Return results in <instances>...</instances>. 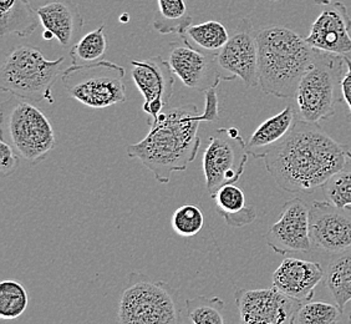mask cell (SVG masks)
<instances>
[{
    "label": "cell",
    "instance_id": "obj_24",
    "mask_svg": "<svg viewBox=\"0 0 351 324\" xmlns=\"http://www.w3.org/2000/svg\"><path fill=\"white\" fill-rule=\"evenodd\" d=\"M230 35L227 27L221 21H208L191 25L187 32L181 36L183 40L189 41L192 47L202 51L217 55L230 40Z\"/></svg>",
    "mask_w": 351,
    "mask_h": 324
},
{
    "label": "cell",
    "instance_id": "obj_12",
    "mask_svg": "<svg viewBox=\"0 0 351 324\" xmlns=\"http://www.w3.org/2000/svg\"><path fill=\"white\" fill-rule=\"evenodd\" d=\"M265 242L278 255L309 253L311 250L309 207L299 197L282 206L277 222L265 235Z\"/></svg>",
    "mask_w": 351,
    "mask_h": 324
},
{
    "label": "cell",
    "instance_id": "obj_39",
    "mask_svg": "<svg viewBox=\"0 0 351 324\" xmlns=\"http://www.w3.org/2000/svg\"><path fill=\"white\" fill-rule=\"evenodd\" d=\"M349 324H351V312L350 314H349Z\"/></svg>",
    "mask_w": 351,
    "mask_h": 324
},
{
    "label": "cell",
    "instance_id": "obj_11",
    "mask_svg": "<svg viewBox=\"0 0 351 324\" xmlns=\"http://www.w3.org/2000/svg\"><path fill=\"white\" fill-rule=\"evenodd\" d=\"M132 79L138 91L143 95V111L149 115L147 124L155 122L169 100L175 90V73L169 61L156 55L146 60H132Z\"/></svg>",
    "mask_w": 351,
    "mask_h": 324
},
{
    "label": "cell",
    "instance_id": "obj_21",
    "mask_svg": "<svg viewBox=\"0 0 351 324\" xmlns=\"http://www.w3.org/2000/svg\"><path fill=\"white\" fill-rule=\"evenodd\" d=\"M38 12L27 0H0V34L25 38L39 25Z\"/></svg>",
    "mask_w": 351,
    "mask_h": 324
},
{
    "label": "cell",
    "instance_id": "obj_1",
    "mask_svg": "<svg viewBox=\"0 0 351 324\" xmlns=\"http://www.w3.org/2000/svg\"><path fill=\"white\" fill-rule=\"evenodd\" d=\"M348 150L319 124L298 119L289 135L270 149L263 161L280 189L309 195L344 169Z\"/></svg>",
    "mask_w": 351,
    "mask_h": 324
},
{
    "label": "cell",
    "instance_id": "obj_16",
    "mask_svg": "<svg viewBox=\"0 0 351 324\" xmlns=\"http://www.w3.org/2000/svg\"><path fill=\"white\" fill-rule=\"evenodd\" d=\"M351 16L344 3L334 0L311 24L305 38L314 49L351 59Z\"/></svg>",
    "mask_w": 351,
    "mask_h": 324
},
{
    "label": "cell",
    "instance_id": "obj_23",
    "mask_svg": "<svg viewBox=\"0 0 351 324\" xmlns=\"http://www.w3.org/2000/svg\"><path fill=\"white\" fill-rule=\"evenodd\" d=\"M192 16L184 0H157L152 27L162 35L178 34L182 36L191 27Z\"/></svg>",
    "mask_w": 351,
    "mask_h": 324
},
{
    "label": "cell",
    "instance_id": "obj_15",
    "mask_svg": "<svg viewBox=\"0 0 351 324\" xmlns=\"http://www.w3.org/2000/svg\"><path fill=\"white\" fill-rule=\"evenodd\" d=\"M173 44L169 53V64L176 76L189 89L206 93L224 80L217 64L216 55L192 47L189 41Z\"/></svg>",
    "mask_w": 351,
    "mask_h": 324
},
{
    "label": "cell",
    "instance_id": "obj_18",
    "mask_svg": "<svg viewBox=\"0 0 351 324\" xmlns=\"http://www.w3.org/2000/svg\"><path fill=\"white\" fill-rule=\"evenodd\" d=\"M36 12L45 30L53 33L62 47H73L75 38L84 27V18L74 3L53 0Z\"/></svg>",
    "mask_w": 351,
    "mask_h": 324
},
{
    "label": "cell",
    "instance_id": "obj_4",
    "mask_svg": "<svg viewBox=\"0 0 351 324\" xmlns=\"http://www.w3.org/2000/svg\"><path fill=\"white\" fill-rule=\"evenodd\" d=\"M180 296L169 284L132 272L120 296L117 324H187Z\"/></svg>",
    "mask_w": 351,
    "mask_h": 324
},
{
    "label": "cell",
    "instance_id": "obj_29",
    "mask_svg": "<svg viewBox=\"0 0 351 324\" xmlns=\"http://www.w3.org/2000/svg\"><path fill=\"white\" fill-rule=\"evenodd\" d=\"M172 229L178 236H196L204 226L202 209L196 205H184L176 209L172 216Z\"/></svg>",
    "mask_w": 351,
    "mask_h": 324
},
{
    "label": "cell",
    "instance_id": "obj_20",
    "mask_svg": "<svg viewBox=\"0 0 351 324\" xmlns=\"http://www.w3.org/2000/svg\"><path fill=\"white\" fill-rule=\"evenodd\" d=\"M212 198L216 205L217 213L222 216L226 223L233 229L244 227L254 222L257 218L254 207L245 205L243 189L234 183L223 186Z\"/></svg>",
    "mask_w": 351,
    "mask_h": 324
},
{
    "label": "cell",
    "instance_id": "obj_31",
    "mask_svg": "<svg viewBox=\"0 0 351 324\" xmlns=\"http://www.w3.org/2000/svg\"><path fill=\"white\" fill-rule=\"evenodd\" d=\"M21 165V155L4 139L0 140V172L3 177L13 175Z\"/></svg>",
    "mask_w": 351,
    "mask_h": 324
},
{
    "label": "cell",
    "instance_id": "obj_14",
    "mask_svg": "<svg viewBox=\"0 0 351 324\" xmlns=\"http://www.w3.org/2000/svg\"><path fill=\"white\" fill-rule=\"evenodd\" d=\"M311 238L320 250L337 255L351 248V206L314 201L309 209Z\"/></svg>",
    "mask_w": 351,
    "mask_h": 324
},
{
    "label": "cell",
    "instance_id": "obj_22",
    "mask_svg": "<svg viewBox=\"0 0 351 324\" xmlns=\"http://www.w3.org/2000/svg\"><path fill=\"white\" fill-rule=\"evenodd\" d=\"M324 279L335 303L344 311L345 305L351 301V248L332 255Z\"/></svg>",
    "mask_w": 351,
    "mask_h": 324
},
{
    "label": "cell",
    "instance_id": "obj_35",
    "mask_svg": "<svg viewBox=\"0 0 351 324\" xmlns=\"http://www.w3.org/2000/svg\"><path fill=\"white\" fill-rule=\"evenodd\" d=\"M43 38H44V40L51 41L53 40V38H55V36L53 33H50V32L45 30V32L43 33Z\"/></svg>",
    "mask_w": 351,
    "mask_h": 324
},
{
    "label": "cell",
    "instance_id": "obj_9",
    "mask_svg": "<svg viewBox=\"0 0 351 324\" xmlns=\"http://www.w3.org/2000/svg\"><path fill=\"white\" fill-rule=\"evenodd\" d=\"M243 137H232L227 128L217 130L203 152V174L210 197L218 189L236 183L243 175L250 155Z\"/></svg>",
    "mask_w": 351,
    "mask_h": 324
},
{
    "label": "cell",
    "instance_id": "obj_32",
    "mask_svg": "<svg viewBox=\"0 0 351 324\" xmlns=\"http://www.w3.org/2000/svg\"><path fill=\"white\" fill-rule=\"evenodd\" d=\"M217 88H212L204 93V111L202 113L204 121H217L219 117V106H218V95Z\"/></svg>",
    "mask_w": 351,
    "mask_h": 324
},
{
    "label": "cell",
    "instance_id": "obj_33",
    "mask_svg": "<svg viewBox=\"0 0 351 324\" xmlns=\"http://www.w3.org/2000/svg\"><path fill=\"white\" fill-rule=\"evenodd\" d=\"M345 62H346V71L341 81V95H343V100L346 102L349 108L348 119L351 122V59L345 58Z\"/></svg>",
    "mask_w": 351,
    "mask_h": 324
},
{
    "label": "cell",
    "instance_id": "obj_37",
    "mask_svg": "<svg viewBox=\"0 0 351 324\" xmlns=\"http://www.w3.org/2000/svg\"><path fill=\"white\" fill-rule=\"evenodd\" d=\"M129 14H123L121 18H120V21H121V23H128V21H129Z\"/></svg>",
    "mask_w": 351,
    "mask_h": 324
},
{
    "label": "cell",
    "instance_id": "obj_30",
    "mask_svg": "<svg viewBox=\"0 0 351 324\" xmlns=\"http://www.w3.org/2000/svg\"><path fill=\"white\" fill-rule=\"evenodd\" d=\"M345 167L331 176L322 187L326 201L338 207L351 206V169Z\"/></svg>",
    "mask_w": 351,
    "mask_h": 324
},
{
    "label": "cell",
    "instance_id": "obj_8",
    "mask_svg": "<svg viewBox=\"0 0 351 324\" xmlns=\"http://www.w3.org/2000/svg\"><path fill=\"white\" fill-rule=\"evenodd\" d=\"M125 69L112 61L71 65L61 74L68 94L88 108H106L126 102Z\"/></svg>",
    "mask_w": 351,
    "mask_h": 324
},
{
    "label": "cell",
    "instance_id": "obj_40",
    "mask_svg": "<svg viewBox=\"0 0 351 324\" xmlns=\"http://www.w3.org/2000/svg\"><path fill=\"white\" fill-rule=\"evenodd\" d=\"M270 1H278V0H270Z\"/></svg>",
    "mask_w": 351,
    "mask_h": 324
},
{
    "label": "cell",
    "instance_id": "obj_28",
    "mask_svg": "<svg viewBox=\"0 0 351 324\" xmlns=\"http://www.w3.org/2000/svg\"><path fill=\"white\" fill-rule=\"evenodd\" d=\"M343 312L338 304L308 301L298 305L291 324H337Z\"/></svg>",
    "mask_w": 351,
    "mask_h": 324
},
{
    "label": "cell",
    "instance_id": "obj_26",
    "mask_svg": "<svg viewBox=\"0 0 351 324\" xmlns=\"http://www.w3.org/2000/svg\"><path fill=\"white\" fill-rule=\"evenodd\" d=\"M186 311L193 324H227L226 303L219 297H198L186 299Z\"/></svg>",
    "mask_w": 351,
    "mask_h": 324
},
{
    "label": "cell",
    "instance_id": "obj_2",
    "mask_svg": "<svg viewBox=\"0 0 351 324\" xmlns=\"http://www.w3.org/2000/svg\"><path fill=\"white\" fill-rule=\"evenodd\" d=\"M204 121L195 104L169 108L149 124V134L128 146V156L137 159L160 183H169L173 172L184 171L196 160L201 146L199 124Z\"/></svg>",
    "mask_w": 351,
    "mask_h": 324
},
{
    "label": "cell",
    "instance_id": "obj_5",
    "mask_svg": "<svg viewBox=\"0 0 351 324\" xmlns=\"http://www.w3.org/2000/svg\"><path fill=\"white\" fill-rule=\"evenodd\" d=\"M64 64V56L49 60L33 45L14 47L1 64L0 89L27 102L53 105V88Z\"/></svg>",
    "mask_w": 351,
    "mask_h": 324
},
{
    "label": "cell",
    "instance_id": "obj_17",
    "mask_svg": "<svg viewBox=\"0 0 351 324\" xmlns=\"http://www.w3.org/2000/svg\"><path fill=\"white\" fill-rule=\"evenodd\" d=\"M322 264L299 258H285L273 273V287L299 303L311 301L324 279Z\"/></svg>",
    "mask_w": 351,
    "mask_h": 324
},
{
    "label": "cell",
    "instance_id": "obj_6",
    "mask_svg": "<svg viewBox=\"0 0 351 324\" xmlns=\"http://www.w3.org/2000/svg\"><path fill=\"white\" fill-rule=\"evenodd\" d=\"M346 71L344 56L315 49L311 68L298 85L295 102L298 119L319 124L335 115L341 102V81Z\"/></svg>",
    "mask_w": 351,
    "mask_h": 324
},
{
    "label": "cell",
    "instance_id": "obj_38",
    "mask_svg": "<svg viewBox=\"0 0 351 324\" xmlns=\"http://www.w3.org/2000/svg\"><path fill=\"white\" fill-rule=\"evenodd\" d=\"M346 155H348V157H349V160H351V152H350V150H348V152H346Z\"/></svg>",
    "mask_w": 351,
    "mask_h": 324
},
{
    "label": "cell",
    "instance_id": "obj_34",
    "mask_svg": "<svg viewBox=\"0 0 351 324\" xmlns=\"http://www.w3.org/2000/svg\"><path fill=\"white\" fill-rule=\"evenodd\" d=\"M27 1L32 7L34 8L35 10H38L39 8L45 5L50 0H27Z\"/></svg>",
    "mask_w": 351,
    "mask_h": 324
},
{
    "label": "cell",
    "instance_id": "obj_10",
    "mask_svg": "<svg viewBox=\"0 0 351 324\" xmlns=\"http://www.w3.org/2000/svg\"><path fill=\"white\" fill-rule=\"evenodd\" d=\"M216 59L221 73H228L232 80L239 78L247 88L259 85L257 32L250 18L239 21Z\"/></svg>",
    "mask_w": 351,
    "mask_h": 324
},
{
    "label": "cell",
    "instance_id": "obj_19",
    "mask_svg": "<svg viewBox=\"0 0 351 324\" xmlns=\"http://www.w3.org/2000/svg\"><path fill=\"white\" fill-rule=\"evenodd\" d=\"M298 120L297 111L293 105H287L284 110L262 122L250 135L245 143V149L250 157L263 160L265 154L277 146L289 135Z\"/></svg>",
    "mask_w": 351,
    "mask_h": 324
},
{
    "label": "cell",
    "instance_id": "obj_3",
    "mask_svg": "<svg viewBox=\"0 0 351 324\" xmlns=\"http://www.w3.org/2000/svg\"><path fill=\"white\" fill-rule=\"evenodd\" d=\"M257 41L262 91L279 99L294 97L299 82L314 61L315 49L305 38L283 25L261 27Z\"/></svg>",
    "mask_w": 351,
    "mask_h": 324
},
{
    "label": "cell",
    "instance_id": "obj_27",
    "mask_svg": "<svg viewBox=\"0 0 351 324\" xmlns=\"http://www.w3.org/2000/svg\"><path fill=\"white\" fill-rule=\"evenodd\" d=\"M29 294L23 284L15 279L0 282V317L13 321L27 311Z\"/></svg>",
    "mask_w": 351,
    "mask_h": 324
},
{
    "label": "cell",
    "instance_id": "obj_25",
    "mask_svg": "<svg viewBox=\"0 0 351 324\" xmlns=\"http://www.w3.org/2000/svg\"><path fill=\"white\" fill-rule=\"evenodd\" d=\"M104 30L105 25L95 29L70 47L69 55L73 65H88L102 60L108 50V40Z\"/></svg>",
    "mask_w": 351,
    "mask_h": 324
},
{
    "label": "cell",
    "instance_id": "obj_36",
    "mask_svg": "<svg viewBox=\"0 0 351 324\" xmlns=\"http://www.w3.org/2000/svg\"><path fill=\"white\" fill-rule=\"evenodd\" d=\"M314 1H315V4H317V5H324V7H326V5L331 4L334 0H314Z\"/></svg>",
    "mask_w": 351,
    "mask_h": 324
},
{
    "label": "cell",
    "instance_id": "obj_7",
    "mask_svg": "<svg viewBox=\"0 0 351 324\" xmlns=\"http://www.w3.org/2000/svg\"><path fill=\"white\" fill-rule=\"evenodd\" d=\"M1 131L24 160L38 165L56 148L54 128L35 105L16 97L1 105Z\"/></svg>",
    "mask_w": 351,
    "mask_h": 324
},
{
    "label": "cell",
    "instance_id": "obj_13",
    "mask_svg": "<svg viewBox=\"0 0 351 324\" xmlns=\"http://www.w3.org/2000/svg\"><path fill=\"white\" fill-rule=\"evenodd\" d=\"M234 299L241 324H291L300 304L274 287L237 290Z\"/></svg>",
    "mask_w": 351,
    "mask_h": 324
}]
</instances>
